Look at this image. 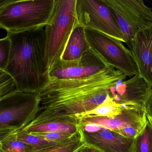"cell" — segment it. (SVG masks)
<instances>
[{"label":"cell","instance_id":"obj_20","mask_svg":"<svg viewBox=\"0 0 152 152\" xmlns=\"http://www.w3.org/2000/svg\"><path fill=\"white\" fill-rule=\"evenodd\" d=\"M0 152H33V147L12 137L0 140Z\"/></svg>","mask_w":152,"mask_h":152},{"label":"cell","instance_id":"obj_4","mask_svg":"<svg viewBox=\"0 0 152 152\" xmlns=\"http://www.w3.org/2000/svg\"><path fill=\"white\" fill-rule=\"evenodd\" d=\"M77 0H56L53 17L45 27V62L49 73L61 60L68 39L79 24Z\"/></svg>","mask_w":152,"mask_h":152},{"label":"cell","instance_id":"obj_5","mask_svg":"<svg viewBox=\"0 0 152 152\" xmlns=\"http://www.w3.org/2000/svg\"><path fill=\"white\" fill-rule=\"evenodd\" d=\"M39 93L17 90L0 98V140L22 130L39 113Z\"/></svg>","mask_w":152,"mask_h":152},{"label":"cell","instance_id":"obj_7","mask_svg":"<svg viewBox=\"0 0 152 152\" xmlns=\"http://www.w3.org/2000/svg\"><path fill=\"white\" fill-rule=\"evenodd\" d=\"M85 31L90 49L108 65L130 78L138 74L133 55L123 42L95 30Z\"/></svg>","mask_w":152,"mask_h":152},{"label":"cell","instance_id":"obj_6","mask_svg":"<svg viewBox=\"0 0 152 152\" xmlns=\"http://www.w3.org/2000/svg\"><path fill=\"white\" fill-rule=\"evenodd\" d=\"M110 10L120 28L125 43L132 49L138 31L152 24V8L142 0H102Z\"/></svg>","mask_w":152,"mask_h":152},{"label":"cell","instance_id":"obj_24","mask_svg":"<svg viewBox=\"0 0 152 152\" xmlns=\"http://www.w3.org/2000/svg\"><path fill=\"white\" fill-rule=\"evenodd\" d=\"M145 112L148 121L152 127V94L148 103Z\"/></svg>","mask_w":152,"mask_h":152},{"label":"cell","instance_id":"obj_16","mask_svg":"<svg viewBox=\"0 0 152 152\" xmlns=\"http://www.w3.org/2000/svg\"><path fill=\"white\" fill-rule=\"evenodd\" d=\"M126 106L115 103L108 96V97L104 103L93 110L87 112L81 117L87 115L111 116L117 115L121 114Z\"/></svg>","mask_w":152,"mask_h":152},{"label":"cell","instance_id":"obj_3","mask_svg":"<svg viewBox=\"0 0 152 152\" xmlns=\"http://www.w3.org/2000/svg\"><path fill=\"white\" fill-rule=\"evenodd\" d=\"M56 0H0V27L17 33L46 27Z\"/></svg>","mask_w":152,"mask_h":152},{"label":"cell","instance_id":"obj_11","mask_svg":"<svg viewBox=\"0 0 152 152\" xmlns=\"http://www.w3.org/2000/svg\"><path fill=\"white\" fill-rule=\"evenodd\" d=\"M152 94V86L137 74L111 87L108 96L119 104L145 110Z\"/></svg>","mask_w":152,"mask_h":152},{"label":"cell","instance_id":"obj_22","mask_svg":"<svg viewBox=\"0 0 152 152\" xmlns=\"http://www.w3.org/2000/svg\"><path fill=\"white\" fill-rule=\"evenodd\" d=\"M34 135L47 139L51 141L61 143L67 142L75 139L81 135V132L77 134H71L62 132H45V133H34Z\"/></svg>","mask_w":152,"mask_h":152},{"label":"cell","instance_id":"obj_8","mask_svg":"<svg viewBox=\"0 0 152 152\" xmlns=\"http://www.w3.org/2000/svg\"><path fill=\"white\" fill-rule=\"evenodd\" d=\"M79 23L125 43L124 37L108 7L102 0H77Z\"/></svg>","mask_w":152,"mask_h":152},{"label":"cell","instance_id":"obj_21","mask_svg":"<svg viewBox=\"0 0 152 152\" xmlns=\"http://www.w3.org/2000/svg\"><path fill=\"white\" fill-rule=\"evenodd\" d=\"M18 90L12 76L4 70H0V98Z\"/></svg>","mask_w":152,"mask_h":152},{"label":"cell","instance_id":"obj_9","mask_svg":"<svg viewBox=\"0 0 152 152\" xmlns=\"http://www.w3.org/2000/svg\"><path fill=\"white\" fill-rule=\"evenodd\" d=\"M145 110L139 107L126 106L122 113L111 116L87 115L80 118V125H95L121 133L128 128L141 131L147 122Z\"/></svg>","mask_w":152,"mask_h":152},{"label":"cell","instance_id":"obj_12","mask_svg":"<svg viewBox=\"0 0 152 152\" xmlns=\"http://www.w3.org/2000/svg\"><path fill=\"white\" fill-rule=\"evenodd\" d=\"M83 139L86 145L96 148L101 152H134L135 138L126 137L107 129L99 128L88 132L80 129Z\"/></svg>","mask_w":152,"mask_h":152},{"label":"cell","instance_id":"obj_10","mask_svg":"<svg viewBox=\"0 0 152 152\" xmlns=\"http://www.w3.org/2000/svg\"><path fill=\"white\" fill-rule=\"evenodd\" d=\"M110 67L99 56L90 49L76 61L60 60L50 72V79L71 80L87 78Z\"/></svg>","mask_w":152,"mask_h":152},{"label":"cell","instance_id":"obj_23","mask_svg":"<svg viewBox=\"0 0 152 152\" xmlns=\"http://www.w3.org/2000/svg\"><path fill=\"white\" fill-rule=\"evenodd\" d=\"M11 42L7 36L0 40V70H5L10 56Z\"/></svg>","mask_w":152,"mask_h":152},{"label":"cell","instance_id":"obj_15","mask_svg":"<svg viewBox=\"0 0 152 152\" xmlns=\"http://www.w3.org/2000/svg\"><path fill=\"white\" fill-rule=\"evenodd\" d=\"M18 132L27 134L53 132L77 134L80 132V124L75 123L68 121H50L28 125L22 130L17 132Z\"/></svg>","mask_w":152,"mask_h":152},{"label":"cell","instance_id":"obj_17","mask_svg":"<svg viewBox=\"0 0 152 152\" xmlns=\"http://www.w3.org/2000/svg\"><path fill=\"white\" fill-rule=\"evenodd\" d=\"M8 137H13L16 139L32 146L34 148L35 151L44 149L60 144L59 143L51 141L34 134L19 132L11 134Z\"/></svg>","mask_w":152,"mask_h":152},{"label":"cell","instance_id":"obj_18","mask_svg":"<svg viewBox=\"0 0 152 152\" xmlns=\"http://www.w3.org/2000/svg\"><path fill=\"white\" fill-rule=\"evenodd\" d=\"M135 139L134 152H152V127L148 121Z\"/></svg>","mask_w":152,"mask_h":152},{"label":"cell","instance_id":"obj_14","mask_svg":"<svg viewBox=\"0 0 152 152\" xmlns=\"http://www.w3.org/2000/svg\"><path fill=\"white\" fill-rule=\"evenodd\" d=\"M90 49L85 28L79 23L73 31L60 60L70 62L79 60Z\"/></svg>","mask_w":152,"mask_h":152},{"label":"cell","instance_id":"obj_2","mask_svg":"<svg viewBox=\"0 0 152 152\" xmlns=\"http://www.w3.org/2000/svg\"><path fill=\"white\" fill-rule=\"evenodd\" d=\"M7 33L11 49L4 71L15 80L18 90L40 93L50 79L45 62L44 29Z\"/></svg>","mask_w":152,"mask_h":152},{"label":"cell","instance_id":"obj_19","mask_svg":"<svg viewBox=\"0 0 152 152\" xmlns=\"http://www.w3.org/2000/svg\"><path fill=\"white\" fill-rule=\"evenodd\" d=\"M85 145L81 135L72 140L33 152H78Z\"/></svg>","mask_w":152,"mask_h":152},{"label":"cell","instance_id":"obj_1","mask_svg":"<svg viewBox=\"0 0 152 152\" xmlns=\"http://www.w3.org/2000/svg\"><path fill=\"white\" fill-rule=\"evenodd\" d=\"M124 74L110 66L87 78L50 79L40 92L39 113L29 125L50 121H68L80 124V118L105 102L109 90L125 80Z\"/></svg>","mask_w":152,"mask_h":152},{"label":"cell","instance_id":"obj_13","mask_svg":"<svg viewBox=\"0 0 152 152\" xmlns=\"http://www.w3.org/2000/svg\"><path fill=\"white\" fill-rule=\"evenodd\" d=\"M131 51L139 75L152 86V24L137 32Z\"/></svg>","mask_w":152,"mask_h":152},{"label":"cell","instance_id":"obj_25","mask_svg":"<svg viewBox=\"0 0 152 152\" xmlns=\"http://www.w3.org/2000/svg\"><path fill=\"white\" fill-rule=\"evenodd\" d=\"M78 152H101L94 147L85 145Z\"/></svg>","mask_w":152,"mask_h":152}]
</instances>
